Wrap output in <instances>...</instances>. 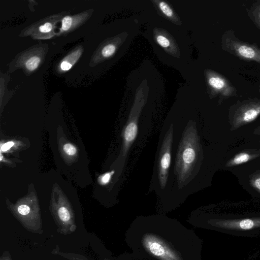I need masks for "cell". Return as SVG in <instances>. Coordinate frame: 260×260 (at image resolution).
Here are the masks:
<instances>
[{"mask_svg": "<svg viewBox=\"0 0 260 260\" xmlns=\"http://www.w3.org/2000/svg\"><path fill=\"white\" fill-rule=\"evenodd\" d=\"M64 151L69 155H74L76 152V148L70 144H66L63 146Z\"/></svg>", "mask_w": 260, "mask_h": 260, "instance_id": "19", "label": "cell"}, {"mask_svg": "<svg viewBox=\"0 0 260 260\" xmlns=\"http://www.w3.org/2000/svg\"><path fill=\"white\" fill-rule=\"evenodd\" d=\"M252 185L260 192V176H257L253 179Z\"/></svg>", "mask_w": 260, "mask_h": 260, "instance_id": "23", "label": "cell"}, {"mask_svg": "<svg viewBox=\"0 0 260 260\" xmlns=\"http://www.w3.org/2000/svg\"><path fill=\"white\" fill-rule=\"evenodd\" d=\"M0 260H12L9 252L8 251H4Z\"/></svg>", "mask_w": 260, "mask_h": 260, "instance_id": "25", "label": "cell"}, {"mask_svg": "<svg viewBox=\"0 0 260 260\" xmlns=\"http://www.w3.org/2000/svg\"><path fill=\"white\" fill-rule=\"evenodd\" d=\"M125 241L132 252L149 260H202L203 240L165 217L136 218L126 231Z\"/></svg>", "mask_w": 260, "mask_h": 260, "instance_id": "1", "label": "cell"}, {"mask_svg": "<svg viewBox=\"0 0 260 260\" xmlns=\"http://www.w3.org/2000/svg\"><path fill=\"white\" fill-rule=\"evenodd\" d=\"M14 145V143L13 142H8L5 144H4L1 147L2 150L5 151L9 149L11 147Z\"/></svg>", "mask_w": 260, "mask_h": 260, "instance_id": "24", "label": "cell"}, {"mask_svg": "<svg viewBox=\"0 0 260 260\" xmlns=\"http://www.w3.org/2000/svg\"><path fill=\"white\" fill-rule=\"evenodd\" d=\"M223 50L241 59L260 64V48L239 40L233 30H226L222 38Z\"/></svg>", "mask_w": 260, "mask_h": 260, "instance_id": "4", "label": "cell"}, {"mask_svg": "<svg viewBox=\"0 0 260 260\" xmlns=\"http://www.w3.org/2000/svg\"><path fill=\"white\" fill-rule=\"evenodd\" d=\"M117 260H149L133 252L125 253L119 256Z\"/></svg>", "mask_w": 260, "mask_h": 260, "instance_id": "13", "label": "cell"}, {"mask_svg": "<svg viewBox=\"0 0 260 260\" xmlns=\"http://www.w3.org/2000/svg\"><path fill=\"white\" fill-rule=\"evenodd\" d=\"M198 148L196 130L190 127L184 134L177 156L176 168L181 182L190 176L197 159Z\"/></svg>", "mask_w": 260, "mask_h": 260, "instance_id": "3", "label": "cell"}, {"mask_svg": "<svg viewBox=\"0 0 260 260\" xmlns=\"http://www.w3.org/2000/svg\"><path fill=\"white\" fill-rule=\"evenodd\" d=\"M173 131V126L171 125L166 134L159 153L158 166V177L160 184L162 188L165 187L167 183L168 170L171 163Z\"/></svg>", "mask_w": 260, "mask_h": 260, "instance_id": "6", "label": "cell"}, {"mask_svg": "<svg viewBox=\"0 0 260 260\" xmlns=\"http://www.w3.org/2000/svg\"><path fill=\"white\" fill-rule=\"evenodd\" d=\"M159 7L162 12L167 16L171 17L173 12L170 6L165 2H160Z\"/></svg>", "mask_w": 260, "mask_h": 260, "instance_id": "14", "label": "cell"}, {"mask_svg": "<svg viewBox=\"0 0 260 260\" xmlns=\"http://www.w3.org/2000/svg\"><path fill=\"white\" fill-rule=\"evenodd\" d=\"M156 40L158 44L162 47H168L170 45V41L166 37L162 36H158Z\"/></svg>", "mask_w": 260, "mask_h": 260, "instance_id": "18", "label": "cell"}, {"mask_svg": "<svg viewBox=\"0 0 260 260\" xmlns=\"http://www.w3.org/2000/svg\"><path fill=\"white\" fill-rule=\"evenodd\" d=\"M252 156L246 152H241L237 154L228 164V166L238 165L249 161Z\"/></svg>", "mask_w": 260, "mask_h": 260, "instance_id": "11", "label": "cell"}, {"mask_svg": "<svg viewBox=\"0 0 260 260\" xmlns=\"http://www.w3.org/2000/svg\"><path fill=\"white\" fill-rule=\"evenodd\" d=\"M60 67L62 70L68 71L72 68V64L65 60L61 63Z\"/></svg>", "mask_w": 260, "mask_h": 260, "instance_id": "22", "label": "cell"}, {"mask_svg": "<svg viewBox=\"0 0 260 260\" xmlns=\"http://www.w3.org/2000/svg\"><path fill=\"white\" fill-rule=\"evenodd\" d=\"M260 114V99H253L239 103L234 115V123L239 126L251 122Z\"/></svg>", "mask_w": 260, "mask_h": 260, "instance_id": "5", "label": "cell"}, {"mask_svg": "<svg viewBox=\"0 0 260 260\" xmlns=\"http://www.w3.org/2000/svg\"><path fill=\"white\" fill-rule=\"evenodd\" d=\"M52 28V25L50 23L47 22L44 25L40 26L39 30L42 32H48L51 30Z\"/></svg>", "mask_w": 260, "mask_h": 260, "instance_id": "20", "label": "cell"}, {"mask_svg": "<svg viewBox=\"0 0 260 260\" xmlns=\"http://www.w3.org/2000/svg\"><path fill=\"white\" fill-rule=\"evenodd\" d=\"M259 252H260V250H259Z\"/></svg>", "mask_w": 260, "mask_h": 260, "instance_id": "26", "label": "cell"}, {"mask_svg": "<svg viewBox=\"0 0 260 260\" xmlns=\"http://www.w3.org/2000/svg\"><path fill=\"white\" fill-rule=\"evenodd\" d=\"M40 62V58L37 56L30 58L26 62V68L29 71H34L38 67Z\"/></svg>", "mask_w": 260, "mask_h": 260, "instance_id": "12", "label": "cell"}, {"mask_svg": "<svg viewBox=\"0 0 260 260\" xmlns=\"http://www.w3.org/2000/svg\"><path fill=\"white\" fill-rule=\"evenodd\" d=\"M51 253L54 255H58L69 260H90L84 256L75 253L64 252L60 250L58 245L51 251ZM104 260H114L111 258H105Z\"/></svg>", "mask_w": 260, "mask_h": 260, "instance_id": "9", "label": "cell"}, {"mask_svg": "<svg viewBox=\"0 0 260 260\" xmlns=\"http://www.w3.org/2000/svg\"><path fill=\"white\" fill-rule=\"evenodd\" d=\"M116 50V47L112 44H109L105 46L102 51V55L106 57L113 55Z\"/></svg>", "mask_w": 260, "mask_h": 260, "instance_id": "15", "label": "cell"}, {"mask_svg": "<svg viewBox=\"0 0 260 260\" xmlns=\"http://www.w3.org/2000/svg\"><path fill=\"white\" fill-rule=\"evenodd\" d=\"M250 18L260 29V1H257L252 5L248 11Z\"/></svg>", "mask_w": 260, "mask_h": 260, "instance_id": "10", "label": "cell"}, {"mask_svg": "<svg viewBox=\"0 0 260 260\" xmlns=\"http://www.w3.org/2000/svg\"><path fill=\"white\" fill-rule=\"evenodd\" d=\"M138 132V126L136 121H130L126 126L124 132V145L126 151L129 145L135 139Z\"/></svg>", "mask_w": 260, "mask_h": 260, "instance_id": "8", "label": "cell"}, {"mask_svg": "<svg viewBox=\"0 0 260 260\" xmlns=\"http://www.w3.org/2000/svg\"><path fill=\"white\" fill-rule=\"evenodd\" d=\"M72 19L70 16H66L63 18L62 21V29L63 30H68L72 25Z\"/></svg>", "mask_w": 260, "mask_h": 260, "instance_id": "17", "label": "cell"}, {"mask_svg": "<svg viewBox=\"0 0 260 260\" xmlns=\"http://www.w3.org/2000/svg\"><path fill=\"white\" fill-rule=\"evenodd\" d=\"M17 211L20 215L25 216L29 214L30 209L28 206L23 204L18 206Z\"/></svg>", "mask_w": 260, "mask_h": 260, "instance_id": "16", "label": "cell"}, {"mask_svg": "<svg viewBox=\"0 0 260 260\" xmlns=\"http://www.w3.org/2000/svg\"><path fill=\"white\" fill-rule=\"evenodd\" d=\"M196 227L239 237L260 235V215H208L191 221Z\"/></svg>", "mask_w": 260, "mask_h": 260, "instance_id": "2", "label": "cell"}, {"mask_svg": "<svg viewBox=\"0 0 260 260\" xmlns=\"http://www.w3.org/2000/svg\"><path fill=\"white\" fill-rule=\"evenodd\" d=\"M208 82L212 89L223 98H228L237 95L236 88L227 78L220 75H211L209 77Z\"/></svg>", "mask_w": 260, "mask_h": 260, "instance_id": "7", "label": "cell"}, {"mask_svg": "<svg viewBox=\"0 0 260 260\" xmlns=\"http://www.w3.org/2000/svg\"><path fill=\"white\" fill-rule=\"evenodd\" d=\"M114 173V171H111V172L107 173L105 174L102 178V182L104 184L107 183L110 180L111 176Z\"/></svg>", "mask_w": 260, "mask_h": 260, "instance_id": "21", "label": "cell"}]
</instances>
